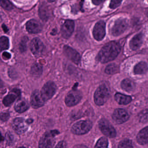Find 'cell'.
Returning a JSON list of instances; mask_svg holds the SVG:
<instances>
[{
    "label": "cell",
    "instance_id": "6da1fadb",
    "mask_svg": "<svg viewBox=\"0 0 148 148\" xmlns=\"http://www.w3.org/2000/svg\"><path fill=\"white\" fill-rule=\"evenodd\" d=\"M121 47L117 42L111 41L104 46L99 51L97 59L101 63H106L114 60L120 53Z\"/></svg>",
    "mask_w": 148,
    "mask_h": 148
},
{
    "label": "cell",
    "instance_id": "7a4b0ae2",
    "mask_svg": "<svg viewBox=\"0 0 148 148\" xmlns=\"http://www.w3.org/2000/svg\"><path fill=\"white\" fill-rule=\"evenodd\" d=\"M59 132L57 130L45 132L39 142V148H53L55 143V137Z\"/></svg>",
    "mask_w": 148,
    "mask_h": 148
},
{
    "label": "cell",
    "instance_id": "3957f363",
    "mask_svg": "<svg viewBox=\"0 0 148 148\" xmlns=\"http://www.w3.org/2000/svg\"><path fill=\"white\" fill-rule=\"evenodd\" d=\"M109 97V89L105 85H101L97 89L94 93V102L97 105L101 106L106 103Z\"/></svg>",
    "mask_w": 148,
    "mask_h": 148
},
{
    "label": "cell",
    "instance_id": "277c9868",
    "mask_svg": "<svg viewBox=\"0 0 148 148\" xmlns=\"http://www.w3.org/2000/svg\"><path fill=\"white\" fill-rule=\"evenodd\" d=\"M92 126V123L90 120H82L74 124L72 127L71 131L75 135H84L90 130Z\"/></svg>",
    "mask_w": 148,
    "mask_h": 148
},
{
    "label": "cell",
    "instance_id": "5b68a950",
    "mask_svg": "<svg viewBox=\"0 0 148 148\" xmlns=\"http://www.w3.org/2000/svg\"><path fill=\"white\" fill-rule=\"evenodd\" d=\"M57 86L52 81H48L44 85L40 91L41 97L45 102L51 99L56 93Z\"/></svg>",
    "mask_w": 148,
    "mask_h": 148
},
{
    "label": "cell",
    "instance_id": "8992f818",
    "mask_svg": "<svg viewBox=\"0 0 148 148\" xmlns=\"http://www.w3.org/2000/svg\"><path fill=\"white\" fill-rule=\"evenodd\" d=\"M129 23L126 19L119 18L114 22L111 32L113 36L117 37L123 33L128 27Z\"/></svg>",
    "mask_w": 148,
    "mask_h": 148
},
{
    "label": "cell",
    "instance_id": "52a82bcc",
    "mask_svg": "<svg viewBox=\"0 0 148 148\" xmlns=\"http://www.w3.org/2000/svg\"><path fill=\"white\" fill-rule=\"evenodd\" d=\"M99 127L101 132L107 137L115 138L116 135V130L106 119H102L99 122Z\"/></svg>",
    "mask_w": 148,
    "mask_h": 148
},
{
    "label": "cell",
    "instance_id": "ba28073f",
    "mask_svg": "<svg viewBox=\"0 0 148 148\" xmlns=\"http://www.w3.org/2000/svg\"><path fill=\"white\" fill-rule=\"evenodd\" d=\"M81 92L77 90L70 91L65 97V102L66 105L69 107H71L77 104L82 99Z\"/></svg>",
    "mask_w": 148,
    "mask_h": 148
},
{
    "label": "cell",
    "instance_id": "9c48e42d",
    "mask_svg": "<svg viewBox=\"0 0 148 148\" xmlns=\"http://www.w3.org/2000/svg\"><path fill=\"white\" fill-rule=\"evenodd\" d=\"M92 34L95 40L101 41L106 35V24L103 21H100L96 23L94 26Z\"/></svg>",
    "mask_w": 148,
    "mask_h": 148
},
{
    "label": "cell",
    "instance_id": "30bf717a",
    "mask_svg": "<svg viewBox=\"0 0 148 148\" xmlns=\"http://www.w3.org/2000/svg\"><path fill=\"white\" fill-rule=\"evenodd\" d=\"M30 48L33 54L35 56H39L42 54L45 49V45L40 39L34 38L30 44Z\"/></svg>",
    "mask_w": 148,
    "mask_h": 148
},
{
    "label": "cell",
    "instance_id": "8fae6325",
    "mask_svg": "<svg viewBox=\"0 0 148 148\" xmlns=\"http://www.w3.org/2000/svg\"><path fill=\"white\" fill-rule=\"evenodd\" d=\"M28 125L26 120L21 117L16 118L12 123L13 129L18 134L25 133L28 129Z\"/></svg>",
    "mask_w": 148,
    "mask_h": 148
},
{
    "label": "cell",
    "instance_id": "7c38bea8",
    "mask_svg": "<svg viewBox=\"0 0 148 148\" xmlns=\"http://www.w3.org/2000/svg\"><path fill=\"white\" fill-rule=\"evenodd\" d=\"M130 116L125 110L123 109H117L115 110L112 115L113 121L117 124L125 123L129 119Z\"/></svg>",
    "mask_w": 148,
    "mask_h": 148
},
{
    "label": "cell",
    "instance_id": "4fadbf2b",
    "mask_svg": "<svg viewBox=\"0 0 148 148\" xmlns=\"http://www.w3.org/2000/svg\"><path fill=\"white\" fill-rule=\"evenodd\" d=\"M64 52L65 55L70 60L76 64H78L80 61V55L78 52L71 47L65 45L64 47Z\"/></svg>",
    "mask_w": 148,
    "mask_h": 148
},
{
    "label": "cell",
    "instance_id": "5bb4252c",
    "mask_svg": "<svg viewBox=\"0 0 148 148\" xmlns=\"http://www.w3.org/2000/svg\"><path fill=\"white\" fill-rule=\"evenodd\" d=\"M74 27L75 24L73 21H66L61 26V34L62 37L65 39L69 38L74 31Z\"/></svg>",
    "mask_w": 148,
    "mask_h": 148
},
{
    "label": "cell",
    "instance_id": "9a60e30c",
    "mask_svg": "<svg viewBox=\"0 0 148 148\" xmlns=\"http://www.w3.org/2000/svg\"><path fill=\"white\" fill-rule=\"evenodd\" d=\"M27 31L30 34H38L40 33L43 29L42 24L36 19H32L27 21L26 24Z\"/></svg>",
    "mask_w": 148,
    "mask_h": 148
},
{
    "label": "cell",
    "instance_id": "2e32d148",
    "mask_svg": "<svg viewBox=\"0 0 148 148\" xmlns=\"http://www.w3.org/2000/svg\"><path fill=\"white\" fill-rule=\"evenodd\" d=\"M45 102L43 100L40 91L36 90L32 93L31 98V103L34 109H38L43 106Z\"/></svg>",
    "mask_w": 148,
    "mask_h": 148
},
{
    "label": "cell",
    "instance_id": "e0dca14e",
    "mask_svg": "<svg viewBox=\"0 0 148 148\" xmlns=\"http://www.w3.org/2000/svg\"><path fill=\"white\" fill-rule=\"evenodd\" d=\"M20 90L18 89H13L9 94L4 97L3 103L6 106H9L14 102L16 99L21 96Z\"/></svg>",
    "mask_w": 148,
    "mask_h": 148
},
{
    "label": "cell",
    "instance_id": "ac0fdd59",
    "mask_svg": "<svg viewBox=\"0 0 148 148\" xmlns=\"http://www.w3.org/2000/svg\"><path fill=\"white\" fill-rule=\"evenodd\" d=\"M143 42V34L142 33L137 34L133 37L130 42V48L136 51L139 49Z\"/></svg>",
    "mask_w": 148,
    "mask_h": 148
},
{
    "label": "cell",
    "instance_id": "d6986e66",
    "mask_svg": "<svg viewBox=\"0 0 148 148\" xmlns=\"http://www.w3.org/2000/svg\"><path fill=\"white\" fill-rule=\"evenodd\" d=\"M137 143L141 145L147 144L148 143V126L140 131L137 135Z\"/></svg>",
    "mask_w": 148,
    "mask_h": 148
},
{
    "label": "cell",
    "instance_id": "ffe728a7",
    "mask_svg": "<svg viewBox=\"0 0 148 148\" xmlns=\"http://www.w3.org/2000/svg\"><path fill=\"white\" fill-rule=\"evenodd\" d=\"M14 108L17 112L23 113L29 109V104L26 99H20L15 103Z\"/></svg>",
    "mask_w": 148,
    "mask_h": 148
},
{
    "label": "cell",
    "instance_id": "44dd1931",
    "mask_svg": "<svg viewBox=\"0 0 148 148\" xmlns=\"http://www.w3.org/2000/svg\"><path fill=\"white\" fill-rule=\"evenodd\" d=\"M121 86L124 90L127 92H132L135 90L136 84L132 80L129 79H125L121 82Z\"/></svg>",
    "mask_w": 148,
    "mask_h": 148
},
{
    "label": "cell",
    "instance_id": "7402d4cb",
    "mask_svg": "<svg viewBox=\"0 0 148 148\" xmlns=\"http://www.w3.org/2000/svg\"><path fill=\"white\" fill-rule=\"evenodd\" d=\"M114 98L117 103H118L119 104L123 105L128 104L132 100V99L130 96H127L119 92L115 94Z\"/></svg>",
    "mask_w": 148,
    "mask_h": 148
},
{
    "label": "cell",
    "instance_id": "603a6c76",
    "mask_svg": "<svg viewBox=\"0 0 148 148\" xmlns=\"http://www.w3.org/2000/svg\"><path fill=\"white\" fill-rule=\"evenodd\" d=\"M148 71L147 64L145 62L142 61L137 64L134 68V73L135 74L142 75L147 73Z\"/></svg>",
    "mask_w": 148,
    "mask_h": 148
},
{
    "label": "cell",
    "instance_id": "cb8c5ba5",
    "mask_svg": "<svg viewBox=\"0 0 148 148\" xmlns=\"http://www.w3.org/2000/svg\"><path fill=\"white\" fill-rule=\"evenodd\" d=\"M43 73V67L40 64H34L31 69V73L33 77H39L42 75Z\"/></svg>",
    "mask_w": 148,
    "mask_h": 148
},
{
    "label": "cell",
    "instance_id": "d4e9b609",
    "mask_svg": "<svg viewBox=\"0 0 148 148\" xmlns=\"http://www.w3.org/2000/svg\"><path fill=\"white\" fill-rule=\"evenodd\" d=\"M10 47L9 40L6 36H2L0 38V51H4L9 49Z\"/></svg>",
    "mask_w": 148,
    "mask_h": 148
},
{
    "label": "cell",
    "instance_id": "484cf974",
    "mask_svg": "<svg viewBox=\"0 0 148 148\" xmlns=\"http://www.w3.org/2000/svg\"><path fill=\"white\" fill-rule=\"evenodd\" d=\"M119 67L115 64H111L108 65L105 69V73L109 75L116 74L119 71Z\"/></svg>",
    "mask_w": 148,
    "mask_h": 148
},
{
    "label": "cell",
    "instance_id": "4316f807",
    "mask_svg": "<svg viewBox=\"0 0 148 148\" xmlns=\"http://www.w3.org/2000/svg\"><path fill=\"white\" fill-rule=\"evenodd\" d=\"M109 142L108 139L104 137L100 138L95 145L94 148H107Z\"/></svg>",
    "mask_w": 148,
    "mask_h": 148
},
{
    "label": "cell",
    "instance_id": "83f0119b",
    "mask_svg": "<svg viewBox=\"0 0 148 148\" xmlns=\"http://www.w3.org/2000/svg\"><path fill=\"white\" fill-rule=\"evenodd\" d=\"M118 148H134V147L131 140L124 139L119 143Z\"/></svg>",
    "mask_w": 148,
    "mask_h": 148
},
{
    "label": "cell",
    "instance_id": "f1b7e54d",
    "mask_svg": "<svg viewBox=\"0 0 148 148\" xmlns=\"http://www.w3.org/2000/svg\"><path fill=\"white\" fill-rule=\"evenodd\" d=\"M28 40H29L28 38L26 36H25L21 39L20 43L19 46V50L21 53L24 52L26 51L27 47V43Z\"/></svg>",
    "mask_w": 148,
    "mask_h": 148
},
{
    "label": "cell",
    "instance_id": "f546056e",
    "mask_svg": "<svg viewBox=\"0 0 148 148\" xmlns=\"http://www.w3.org/2000/svg\"><path fill=\"white\" fill-rule=\"evenodd\" d=\"M0 5L2 8L6 11H11L14 8L12 4L8 1H1Z\"/></svg>",
    "mask_w": 148,
    "mask_h": 148
},
{
    "label": "cell",
    "instance_id": "4dcf8cb0",
    "mask_svg": "<svg viewBox=\"0 0 148 148\" xmlns=\"http://www.w3.org/2000/svg\"><path fill=\"white\" fill-rule=\"evenodd\" d=\"M39 15L42 20L45 21L48 19V15L46 9L44 6H42L40 7L39 9Z\"/></svg>",
    "mask_w": 148,
    "mask_h": 148
},
{
    "label": "cell",
    "instance_id": "1f68e13d",
    "mask_svg": "<svg viewBox=\"0 0 148 148\" xmlns=\"http://www.w3.org/2000/svg\"><path fill=\"white\" fill-rule=\"evenodd\" d=\"M139 120L142 123H146L148 119V112L147 110L143 111L140 112L139 116Z\"/></svg>",
    "mask_w": 148,
    "mask_h": 148
},
{
    "label": "cell",
    "instance_id": "d6a6232c",
    "mask_svg": "<svg viewBox=\"0 0 148 148\" xmlns=\"http://www.w3.org/2000/svg\"><path fill=\"white\" fill-rule=\"evenodd\" d=\"M122 2L120 1H111L110 4V8L111 9H115L120 5Z\"/></svg>",
    "mask_w": 148,
    "mask_h": 148
},
{
    "label": "cell",
    "instance_id": "836d02e7",
    "mask_svg": "<svg viewBox=\"0 0 148 148\" xmlns=\"http://www.w3.org/2000/svg\"><path fill=\"white\" fill-rule=\"evenodd\" d=\"M10 117V114L8 112H2L0 113V119L3 121H6Z\"/></svg>",
    "mask_w": 148,
    "mask_h": 148
},
{
    "label": "cell",
    "instance_id": "e575fe53",
    "mask_svg": "<svg viewBox=\"0 0 148 148\" xmlns=\"http://www.w3.org/2000/svg\"><path fill=\"white\" fill-rule=\"evenodd\" d=\"M6 138L7 142L8 144H11L13 142L14 136L12 133L8 132L6 134Z\"/></svg>",
    "mask_w": 148,
    "mask_h": 148
},
{
    "label": "cell",
    "instance_id": "d590c367",
    "mask_svg": "<svg viewBox=\"0 0 148 148\" xmlns=\"http://www.w3.org/2000/svg\"><path fill=\"white\" fill-rule=\"evenodd\" d=\"M55 148H67V144L65 141H61L57 144Z\"/></svg>",
    "mask_w": 148,
    "mask_h": 148
},
{
    "label": "cell",
    "instance_id": "8d00e7d4",
    "mask_svg": "<svg viewBox=\"0 0 148 148\" xmlns=\"http://www.w3.org/2000/svg\"><path fill=\"white\" fill-rule=\"evenodd\" d=\"M2 58L6 60L10 59L11 58V54L9 53L5 52L2 53Z\"/></svg>",
    "mask_w": 148,
    "mask_h": 148
},
{
    "label": "cell",
    "instance_id": "74e56055",
    "mask_svg": "<svg viewBox=\"0 0 148 148\" xmlns=\"http://www.w3.org/2000/svg\"><path fill=\"white\" fill-rule=\"evenodd\" d=\"M103 2V1H102V0H94V1H92L93 4L95 5H100Z\"/></svg>",
    "mask_w": 148,
    "mask_h": 148
},
{
    "label": "cell",
    "instance_id": "f35d334b",
    "mask_svg": "<svg viewBox=\"0 0 148 148\" xmlns=\"http://www.w3.org/2000/svg\"><path fill=\"white\" fill-rule=\"evenodd\" d=\"M73 148H88V147L84 145H75Z\"/></svg>",
    "mask_w": 148,
    "mask_h": 148
},
{
    "label": "cell",
    "instance_id": "ab89813d",
    "mask_svg": "<svg viewBox=\"0 0 148 148\" xmlns=\"http://www.w3.org/2000/svg\"><path fill=\"white\" fill-rule=\"evenodd\" d=\"M2 29H3V31L5 32V33L8 32V28L5 25V24H3L2 25Z\"/></svg>",
    "mask_w": 148,
    "mask_h": 148
},
{
    "label": "cell",
    "instance_id": "60d3db41",
    "mask_svg": "<svg viewBox=\"0 0 148 148\" xmlns=\"http://www.w3.org/2000/svg\"><path fill=\"white\" fill-rule=\"evenodd\" d=\"M5 14L3 13L2 12H0V22H1L5 18Z\"/></svg>",
    "mask_w": 148,
    "mask_h": 148
},
{
    "label": "cell",
    "instance_id": "b9f144b4",
    "mask_svg": "<svg viewBox=\"0 0 148 148\" xmlns=\"http://www.w3.org/2000/svg\"><path fill=\"white\" fill-rule=\"evenodd\" d=\"M26 122L27 124H30L33 122V119H28L26 120Z\"/></svg>",
    "mask_w": 148,
    "mask_h": 148
},
{
    "label": "cell",
    "instance_id": "7bdbcfd3",
    "mask_svg": "<svg viewBox=\"0 0 148 148\" xmlns=\"http://www.w3.org/2000/svg\"><path fill=\"white\" fill-rule=\"evenodd\" d=\"M4 83L3 82V80L1 79L0 77V88H2L4 87Z\"/></svg>",
    "mask_w": 148,
    "mask_h": 148
},
{
    "label": "cell",
    "instance_id": "ee69618b",
    "mask_svg": "<svg viewBox=\"0 0 148 148\" xmlns=\"http://www.w3.org/2000/svg\"><path fill=\"white\" fill-rule=\"evenodd\" d=\"M4 137L1 135V133L0 132V143L4 141Z\"/></svg>",
    "mask_w": 148,
    "mask_h": 148
},
{
    "label": "cell",
    "instance_id": "f6af8a7d",
    "mask_svg": "<svg viewBox=\"0 0 148 148\" xmlns=\"http://www.w3.org/2000/svg\"><path fill=\"white\" fill-rule=\"evenodd\" d=\"M25 148V147H19V148Z\"/></svg>",
    "mask_w": 148,
    "mask_h": 148
}]
</instances>
